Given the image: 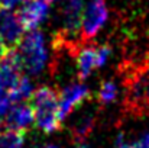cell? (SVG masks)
Here are the masks:
<instances>
[{"label": "cell", "instance_id": "cell-12", "mask_svg": "<svg viewBox=\"0 0 149 148\" xmlns=\"http://www.w3.org/2000/svg\"><path fill=\"white\" fill-rule=\"evenodd\" d=\"M33 92L35 90H33V84H32L31 79L26 77V76H22L20 80L17 81V84L9 93H10V97H12L13 103H22V102L31 100Z\"/></svg>", "mask_w": 149, "mask_h": 148}, {"label": "cell", "instance_id": "cell-3", "mask_svg": "<svg viewBox=\"0 0 149 148\" xmlns=\"http://www.w3.org/2000/svg\"><path fill=\"white\" fill-rule=\"evenodd\" d=\"M16 52L19 55L22 68L28 74L31 76L39 74L44 70L47 60H48L44 34L38 29L28 31L22 36L20 42L17 44Z\"/></svg>", "mask_w": 149, "mask_h": 148}, {"label": "cell", "instance_id": "cell-6", "mask_svg": "<svg viewBox=\"0 0 149 148\" xmlns=\"http://www.w3.org/2000/svg\"><path fill=\"white\" fill-rule=\"evenodd\" d=\"M49 13V3L45 0H25L19 10V19L25 31L38 29Z\"/></svg>", "mask_w": 149, "mask_h": 148}, {"label": "cell", "instance_id": "cell-16", "mask_svg": "<svg viewBox=\"0 0 149 148\" xmlns=\"http://www.w3.org/2000/svg\"><path fill=\"white\" fill-rule=\"evenodd\" d=\"M110 54H111V48L107 44H103V45L96 47V62H97V68L103 67L107 62Z\"/></svg>", "mask_w": 149, "mask_h": 148}, {"label": "cell", "instance_id": "cell-10", "mask_svg": "<svg viewBox=\"0 0 149 148\" xmlns=\"http://www.w3.org/2000/svg\"><path fill=\"white\" fill-rule=\"evenodd\" d=\"M97 123V118L94 112H84L78 118H75L70 125L71 140L77 144H83L94 131Z\"/></svg>", "mask_w": 149, "mask_h": 148}, {"label": "cell", "instance_id": "cell-7", "mask_svg": "<svg viewBox=\"0 0 149 148\" xmlns=\"http://www.w3.org/2000/svg\"><path fill=\"white\" fill-rule=\"evenodd\" d=\"M22 70L16 47L6 49V52L0 57V87L10 92L20 80Z\"/></svg>", "mask_w": 149, "mask_h": 148}, {"label": "cell", "instance_id": "cell-1", "mask_svg": "<svg viewBox=\"0 0 149 148\" xmlns=\"http://www.w3.org/2000/svg\"><path fill=\"white\" fill-rule=\"evenodd\" d=\"M35 113V125L45 134H52L61 128L59 118V93L49 86L36 89L31 97Z\"/></svg>", "mask_w": 149, "mask_h": 148}, {"label": "cell", "instance_id": "cell-5", "mask_svg": "<svg viewBox=\"0 0 149 148\" xmlns=\"http://www.w3.org/2000/svg\"><path fill=\"white\" fill-rule=\"evenodd\" d=\"M19 15L10 9H0V38L6 48H15L25 35Z\"/></svg>", "mask_w": 149, "mask_h": 148}, {"label": "cell", "instance_id": "cell-22", "mask_svg": "<svg viewBox=\"0 0 149 148\" xmlns=\"http://www.w3.org/2000/svg\"><path fill=\"white\" fill-rule=\"evenodd\" d=\"M0 134H1V123H0Z\"/></svg>", "mask_w": 149, "mask_h": 148}, {"label": "cell", "instance_id": "cell-14", "mask_svg": "<svg viewBox=\"0 0 149 148\" xmlns=\"http://www.w3.org/2000/svg\"><path fill=\"white\" fill-rule=\"evenodd\" d=\"M25 144V132L7 129L0 134V148H22Z\"/></svg>", "mask_w": 149, "mask_h": 148}, {"label": "cell", "instance_id": "cell-9", "mask_svg": "<svg viewBox=\"0 0 149 148\" xmlns=\"http://www.w3.org/2000/svg\"><path fill=\"white\" fill-rule=\"evenodd\" d=\"M35 123V113L31 103L22 102L13 105L9 112L4 115V125L7 129L26 132Z\"/></svg>", "mask_w": 149, "mask_h": 148}, {"label": "cell", "instance_id": "cell-19", "mask_svg": "<svg viewBox=\"0 0 149 148\" xmlns=\"http://www.w3.org/2000/svg\"><path fill=\"white\" fill-rule=\"evenodd\" d=\"M6 49H7V48H6V45L3 44V41H1V38H0V57H1L4 52H6Z\"/></svg>", "mask_w": 149, "mask_h": 148}, {"label": "cell", "instance_id": "cell-11", "mask_svg": "<svg viewBox=\"0 0 149 148\" xmlns=\"http://www.w3.org/2000/svg\"><path fill=\"white\" fill-rule=\"evenodd\" d=\"M75 64H77V76L83 81L86 80L94 68H97L96 62V48L84 47L75 52Z\"/></svg>", "mask_w": 149, "mask_h": 148}, {"label": "cell", "instance_id": "cell-15", "mask_svg": "<svg viewBox=\"0 0 149 148\" xmlns=\"http://www.w3.org/2000/svg\"><path fill=\"white\" fill-rule=\"evenodd\" d=\"M116 97H117V86L110 80L101 81L99 95H97V100L100 105H103V106L110 105L116 100Z\"/></svg>", "mask_w": 149, "mask_h": 148}, {"label": "cell", "instance_id": "cell-8", "mask_svg": "<svg viewBox=\"0 0 149 148\" xmlns=\"http://www.w3.org/2000/svg\"><path fill=\"white\" fill-rule=\"evenodd\" d=\"M90 97V90L81 83H71L59 92V118L64 121L74 109Z\"/></svg>", "mask_w": 149, "mask_h": 148}, {"label": "cell", "instance_id": "cell-20", "mask_svg": "<svg viewBox=\"0 0 149 148\" xmlns=\"http://www.w3.org/2000/svg\"><path fill=\"white\" fill-rule=\"evenodd\" d=\"M75 148H90V147H87V145H84V144H78Z\"/></svg>", "mask_w": 149, "mask_h": 148}, {"label": "cell", "instance_id": "cell-17", "mask_svg": "<svg viewBox=\"0 0 149 148\" xmlns=\"http://www.w3.org/2000/svg\"><path fill=\"white\" fill-rule=\"evenodd\" d=\"M12 97H10V93L4 89L0 87V116H4L9 109L12 107Z\"/></svg>", "mask_w": 149, "mask_h": 148}, {"label": "cell", "instance_id": "cell-18", "mask_svg": "<svg viewBox=\"0 0 149 148\" xmlns=\"http://www.w3.org/2000/svg\"><path fill=\"white\" fill-rule=\"evenodd\" d=\"M25 0H0V9H10L13 10L17 6H22Z\"/></svg>", "mask_w": 149, "mask_h": 148}, {"label": "cell", "instance_id": "cell-13", "mask_svg": "<svg viewBox=\"0 0 149 148\" xmlns=\"http://www.w3.org/2000/svg\"><path fill=\"white\" fill-rule=\"evenodd\" d=\"M114 148H149V132H142L132 141L126 140L125 134H119L114 141Z\"/></svg>", "mask_w": 149, "mask_h": 148}, {"label": "cell", "instance_id": "cell-2", "mask_svg": "<svg viewBox=\"0 0 149 148\" xmlns=\"http://www.w3.org/2000/svg\"><path fill=\"white\" fill-rule=\"evenodd\" d=\"M126 109L136 116L149 115V62L141 64L127 73Z\"/></svg>", "mask_w": 149, "mask_h": 148}, {"label": "cell", "instance_id": "cell-4", "mask_svg": "<svg viewBox=\"0 0 149 148\" xmlns=\"http://www.w3.org/2000/svg\"><path fill=\"white\" fill-rule=\"evenodd\" d=\"M109 18L106 0H90L83 12L81 19V41H91L104 26Z\"/></svg>", "mask_w": 149, "mask_h": 148}, {"label": "cell", "instance_id": "cell-21", "mask_svg": "<svg viewBox=\"0 0 149 148\" xmlns=\"http://www.w3.org/2000/svg\"><path fill=\"white\" fill-rule=\"evenodd\" d=\"M42 148H56L55 145H52V144H49V145H45V147H42Z\"/></svg>", "mask_w": 149, "mask_h": 148}]
</instances>
